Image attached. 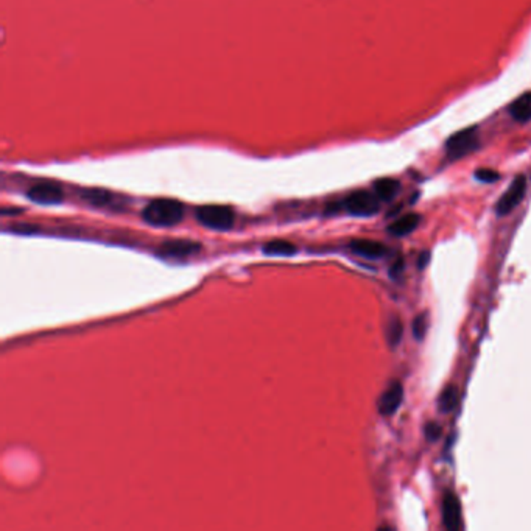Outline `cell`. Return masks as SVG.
I'll return each mask as SVG.
<instances>
[{
	"label": "cell",
	"mask_w": 531,
	"mask_h": 531,
	"mask_svg": "<svg viewBox=\"0 0 531 531\" xmlns=\"http://www.w3.org/2000/svg\"><path fill=\"white\" fill-rule=\"evenodd\" d=\"M142 217L153 226H175L184 217V206L170 198H157L145 206Z\"/></svg>",
	"instance_id": "cell-1"
},
{
	"label": "cell",
	"mask_w": 531,
	"mask_h": 531,
	"mask_svg": "<svg viewBox=\"0 0 531 531\" xmlns=\"http://www.w3.org/2000/svg\"><path fill=\"white\" fill-rule=\"evenodd\" d=\"M480 147V135L477 127L464 128L455 132L446 142V154L451 161L461 159V157L472 154Z\"/></svg>",
	"instance_id": "cell-2"
},
{
	"label": "cell",
	"mask_w": 531,
	"mask_h": 531,
	"mask_svg": "<svg viewBox=\"0 0 531 531\" xmlns=\"http://www.w3.org/2000/svg\"><path fill=\"white\" fill-rule=\"evenodd\" d=\"M198 221L206 228L226 231L232 228L236 220V214L229 206H219V204H207L196 209Z\"/></svg>",
	"instance_id": "cell-3"
},
{
	"label": "cell",
	"mask_w": 531,
	"mask_h": 531,
	"mask_svg": "<svg viewBox=\"0 0 531 531\" xmlns=\"http://www.w3.org/2000/svg\"><path fill=\"white\" fill-rule=\"evenodd\" d=\"M379 196L368 190H357L343 201L345 209L355 217H371L380 209Z\"/></svg>",
	"instance_id": "cell-4"
},
{
	"label": "cell",
	"mask_w": 531,
	"mask_h": 531,
	"mask_svg": "<svg viewBox=\"0 0 531 531\" xmlns=\"http://www.w3.org/2000/svg\"><path fill=\"white\" fill-rule=\"evenodd\" d=\"M527 192V178L524 175H519L512 179L510 184L508 190L500 196V200L495 204V214L499 217H503V215H508L512 212L516 207L520 204V201L524 200Z\"/></svg>",
	"instance_id": "cell-5"
},
{
	"label": "cell",
	"mask_w": 531,
	"mask_h": 531,
	"mask_svg": "<svg viewBox=\"0 0 531 531\" xmlns=\"http://www.w3.org/2000/svg\"><path fill=\"white\" fill-rule=\"evenodd\" d=\"M27 195L31 201L39 204H58L64 198L61 187L53 182H39L28 190Z\"/></svg>",
	"instance_id": "cell-6"
},
{
	"label": "cell",
	"mask_w": 531,
	"mask_h": 531,
	"mask_svg": "<svg viewBox=\"0 0 531 531\" xmlns=\"http://www.w3.org/2000/svg\"><path fill=\"white\" fill-rule=\"evenodd\" d=\"M402 401H404V387L399 384V382H393V384L385 389L384 394L380 396L379 404H377L379 413L384 414V416H391V414H394L397 410H399Z\"/></svg>",
	"instance_id": "cell-7"
},
{
	"label": "cell",
	"mask_w": 531,
	"mask_h": 531,
	"mask_svg": "<svg viewBox=\"0 0 531 531\" xmlns=\"http://www.w3.org/2000/svg\"><path fill=\"white\" fill-rule=\"evenodd\" d=\"M443 522L449 531L461 528V503L453 493H447L443 499Z\"/></svg>",
	"instance_id": "cell-8"
},
{
	"label": "cell",
	"mask_w": 531,
	"mask_h": 531,
	"mask_svg": "<svg viewBox=\"0 0 531 531\" xmlns=\"http://www.w3.org/2000/svg\"><path fill=\"white\" fill-rule=\"evenodd\" d=\"M201 250L200 243L195 242H187V240H167L164 242L159 250H157V256L162 257H186L190 254H195Z\"/></svg>",
	"instance_id": "cell-9"
},
{
	"label": "cell",
	"mask_w": 531,
	"mask_h": 531,
	"mask_svg": "<svg viewBox=\"0 0 531 531\" xmlns=\"http://www.w3.org/2000/svg\"><path fill=\"white\" fill-rule=\"evenodd\" d=\"M351 250L362 257H367V259H382L388 254V248L384 243L368 238L352 240Z\"/></svg>",
	"instance_id": "cell-10"
},
{
	"label": "cell",
	"mask_w": 531,
	"mask_h": 531,
	"mask_svg": "<svg viewBox=\"0 0 531 531\" xmlns=\"http://www.w3.org/2000/svg\"><path fill=\"white\" fill-rule=\"evenodd\" d=\"M419 223H421L419 214H414V212L405 214L401 219H397L388 226V232L394 237H405V236L411 234V232L419 226Z\"/></svg>",
	"instance_id": "cell-11"
},
{
	"label": "cell",
	"mask_w": 531,
	"mask_h": 531,
	"mask_svg": "<svg viewBox=\"0 0 531 531\" xmlns=\"http://www.w3.org/2000/svg\"><path fill=\"white\" fill-rule=\"evenodd\" d=\"M508 112L514 120H517L520 123H525L531 120V90L530 93L522 94L517 97L510 106H508Z\"/></svg>",
	"instance_id": "cell-12"
},
{
	"label": "cell",
	"mask_w": 531,
	"mask_h": 531,
	"mask_svg": "<svg viewBox=\"0 0 531 531\" xmlns=\"http://www.w3.org/2000/svg\"><path fill=\"white\" fill-rule=\"evenodd\" d=\"M401 182L393 178H382L374 182V194L380 201H391L399 194Z\"/></svg>",
	"instance_id": "cell-13"
},
{
	"label": "cell",
	"mask_w": 531,
	"mask_h": 531,
	"mask_svg": "<svg viewBox=\"0 0 531 531\" xmlns=\"http://www.w3.org/2000/svg\"><path fill=\"white\" fill-rule=\"evenodd\" d=\"M458 405V388L449 385L443 389L441 396L438 399V406L441 413H451Z\"/></svg>",
	"instance_id": "cell-14"
},
{
	"label": "cell",
	"mask_w": 531,
	"mask_h": 531,
	"mask_svg": "<svg viewBox=\"0 0 531 531\" xmlns=\"http://www.w3.org/2000/svg\"><path fill=\"white\" fill-rule=\"evenodd\" d=\"M296 251V246L292 242H287V240L282 238L271 240V242L263 246V253L268 256H292Z\"/></svg>",
	"instance_id": "cell-15"
},
{
	"label": "cell",
	"mask_w": 531,
	"mask_h": 531,
	"mask_svg": "<svg viewBox=\"0 0 531 531\" xmlns=\"http://www.w3.org/2000/svg\"><path fill=\"white\" fill-rule=\"evenodd\" d=\"M402 337H404V325L401 322V320L396 318L389 322L388 329H387V342L389 347L399 346V343L402 342Z\"/></svg>",
	"instance_id": "cell-16"
},
{
	"label": "cell",
	"mask_w": 531,
	"mask_h": 531,
	"mask_svg": "<svg viewBox=\"0 0 531 531\" xmlns=\"http://www.w3.org/2000/svg\"><path fill=\"white\" fill-rule=\"evenodd\" d=\"M427 332V315L421 313L419 317L414 318L413 321V335L414 338L422 340Z\"/></svg>",
	"instance_id": "cell-17"
},
{
	"label": "cell",
	"mask_w": 531,
	"mask_h": 531,
	"mask_svg": "<svg viewBox=\"0 0 531 531\" xmlns=\"http://www.w3.org/2000/svg\"><path fill=\"white\" fill-rule=\"evenodd\" d=\"M474 177H475V179H478L481 182H495L497 179L500 178L499 173H497L493 169H478V170H475Z\"/></svg>",
	"instance_id": "cell-18"
},
{
	"label": "cell",
	"mask_w": 531,
	"mask_h": 531,
	"mask_svg": "<svg viewBox=\"0 0 531 531\" xmlns=\"http://www.w3.org/2000/svg\"><path fill=\"white\" fill-rule=\"evenodd\" d=\"M424 431H426V438L429 439V441L433 443V441H438V439L441 438L443 429H441V426L438 424V422H429V424L424 429Z\"/></svg>",
	"instance_id": "cell-19"
},
{
	"label": "cell",
	"mask_w": 531,
	"mask_h": 531,
	"mask_svg": "<svg viewBox=\"0 0 531 531\" xmlns=\"http://www.w3.org/2000/svg\"><path fill=\"white\" fill-rule=\"evenodd\" d=\"M107 198H110V194L102 192V190H90V192L86 194V200H89L90 203L97 204V206L106 204Z\"/></svg>",
	"instance_id": "cell-20"
},
{
	"label": "cell",
	"mask_w": 531,
	"mask_h": 531,
	"mask_svg": "<svg viewBox=\"0 0 531 531\" xmlns=\"http://www.w3.org/2000/svg\"><path fill=\"white\" fill-rule=\"evenodd\" d=\"M404 270H405V263L402 259H399L391 267V278H399L404 273Z\"/></svg>",
	"instance_id": "cell-21"
},
{
	"label": "cell",
	"mask_w": 531,
	"mask_h": 531,
	"mask_svg": "<svg viewBox=\"0 0 531 531\" xmlns=\"http://www.w3.org/2000/svg\"><path fill=\"white\" fill-rule=\"evenodd\" d=\"M430 262V253L429 251H422L421 256L418 257V268L424 270L427 267V263Z\"/></svg>",
	"instance_id": "cell-22"
}]
</instances>
